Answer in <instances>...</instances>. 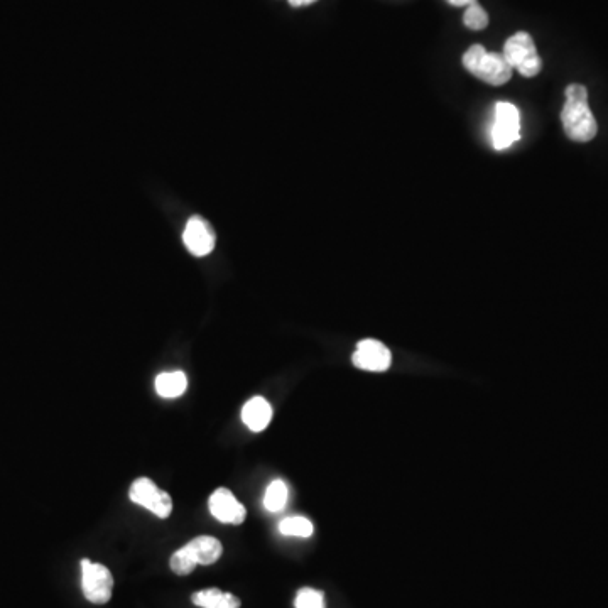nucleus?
<instances>
[{
    "label": "nucleus",
    "mask_w": 608,
    "mask_h": 608,
    "mask_svg": "<svg viewBox=\"0 0 608 608\" xmlns=\"http://www.w3.org/2000/svg\"><path fill=\"white\" fill-rule=\"evenodd\" d=\"M191 602L201 608H240L239 598L232 593H223L218 588H208L203 592L193 593Z\"/></svg>",
    "instance_id": "f8f14e48"
},
{
    "label": "nucleus",
    "mask_w": 608,
    "mask_h": 608,
    "mask_svg": "<svg viewBox=\"0 0 608 608\" xmlns=\"http://www.w3.org/2000/svg\"><path fill=\"white\" fill-rule=\"evenodd\" d=\"M463 22L468 29L472 31H482V29L489 26V14L485 12L484 7L480 6L478 2L467 7L465 16H463Z\"/></svg>",
    "instance_id": "dca6fc26"
},
{
    "label": "nucleus",
    "mask_w": 608,
    "mask_h": 608,
    "mask_svg": "<svg viewBox=\"0 0 608 608\" xmlns=\"http://www.w3.org/2000/svg\"><path fill=\"white\" fill-rule=\"evenodd\" d=\"M188 387V377L185 372H164L156 379V392L164 399H174L185 394Z\"/></svg>",
    "instance_id": "ddd939ff"
},
{
    "label": "nucleus",
    "mask_w": 608,
    "mask_h": 608,
    "mask_svg": "<svg viewBox=\"0 0 608 608\" xmlns=\"http://www.w3.org/2000/svg\"><path fill=\"white\" fill-rule=\"evenodd\" d=\"M132 502L142 505L147 511H151L159 519H168L173 512V499L168 492L159 489L158 485L152 482L151 478H137L131 485L129 492Z\"/></svg>",
    "instance_id": "423d86ee"
},
{
    "label": "nucleus",
    "mask_w": 608,
    "mask_h": 608,
    "mask_svg": "<svg viewBox=\"0 0 608 608\" xmlns=\"http://www.w3.org/2000/svg\"><path fill=\"white\" fill-rule=\"evenodd\" d=\"M463 66L478 80L500 87L511 80L512 68L502 53H490L484 46L473 44L463 55Z\"/></svg>",
    "instance_id": "f03ea898"
},
{
    "label": "nucleus",
    "mask_w": 608,
    "mask_h": 608,
    "mask_svg": "<svg viewBox=\"0 0 608 608\" xmlns=\"http://www.w3.org/2000/svg\"><path fill=\"white\" fill-rule=\"evenodd\" d=\"M82 590L88 602L95 605L109 603L114 590V576L109 568L90 560L82 561Z\"/></svg>",
    "instance_id": "39448f33"
},
{
    "label": "nucleus",
    "mask_w": 608,
    "mask_h": 608,
    "mask_svg": "<svg viewBox=\"0 0 608 608\" xmlns=\"http://www.w3.org/2000/svg\"><path fill=\"white\" fill-rule=\"evenodd\" d=\"M521 137V117L516 105L500 102L495 105V122L492 127V142L497 151L511 147Z\"/></svg>",
    "instance_id": "0eeeda50"
},
{
    "label": "nucleus",
    "mask_w": 608,
    "mask_h": 608,
    "mask_svg": "<svg viewBox=\"0 0 608 608\" xmlns=\"http://www.w3.org/2000/svg\"><path fill=\"white\" fill-rule=\"evenodd\" d=\"M183 242L195 257L208 256L215 249V235L200 217L190 218V222L186 223Z\"/></svg>",
    "instance_id": "9d476101"
},
{
    "label": "nucleus",
    "mask_w": 608,
    "mask_h": 608,
    "mask_svg": "<svg viewBox=\"0 0 608 608\" xmlns=\"http://www.w3.org/2000/svg\"><path fill=\"white\" fill-rule=\"evenodd\" d=\"M316 0H289V4L293 7H304L315 4Z\"/></svg>",
    "instance_id": "6ab92c4d"
},
{
    "label": "nucleus",
    "mask_w": 608,
    "mask_h": 608,
    "mask_svg": "<svg viewBox=\"0 0 608 608\" xmlns=\"http://www.w3.org/2000/svg\"><path fill=\"white\" fill-rule=\"evenodd\" d=\"M502 55L512 70L519 71L526 78L539 75L543 70V60L538 55L534 39L531 38V34L524 31L507 39Z\"/></svg>",
    "instance_id": "20e7f679"
},
{
    "label": "nucleus",
    "mask_w": 608,
    "mask_h": 608,
    "mask_svg": "<svg viewBox=\"0 0 608 608\" xmlns=\"http://www.w3.org/2000/svg\"><path fill=\"white\" fill-rule=\"evenodd\" d=\"M294 603L296 608H325V595L315 588H301Z\"/></svg>",
    "instance_id": "f3484780"
},
{
    "label": "nucleus",
    "mask_w": 608,
    "mask_h": 608,
    "mask_svg": "<svg viewBox=\"0 0 608 608\" xmlns=\"http://www.w3.org/2000/svg\"><path fill=\"white\" fill-rule=\"evenodd\" d=\"M446 2H448V4H451V6L455 7H468L472 6V4H475L477 0H446Z\"/></svg>",
    "instance_id": "a211bd4d"
},
{
    "label": "nucleus",
    "mask_w": 608,
    "mask_h": 608,
    "mask_svg": "<svg viewBox=\"0 0 608 608\" xmlns=\"http://www.w3.org/2000/svg\"><path fill=\"white\" fill-rule=\"evenodd\" d=\"M208 507L212 516L222 524H232V526H240L247 517L244 505L240 504L239 500L235 499V495L228 489H217L210 495Z\"/></svg>",
    "instance_id": "1a4fd4ad"
},
{
    "label": "nucleus",
    "mask_w": 608,
    "mask_h": 608,
    "mask_svg": "<svg viewBox=\"0 0 608 608\" xmlns=\"http://www.w3.org/2000/svg\"><path fill=\"white\" fill-rule=\"evenodd\" d=\"M271 419V404L264 397H252L249 402H245L244 409H242V421L250 431L261 433L269 426Z\"/></svg>",
    "instance_id": "9b49d317"
},
{
    "label": "nucleus",
    "mask_w": 608,
    "mask_h": 608,
    "mask_svg": "<svg viewBox=\"0 0 608 608\" xmlns=\"http://www.w3.org/2000/svg\"><path fill=\"white\" fill-rule=\"evenodd\" d=\"M313 531H315L313 522L310 519H306V517H286L279 524V532L284 534V536H291V538H311Z\"/></svg>",
    "instance_id": "2eb2a0df"
},
{
    "label": "nucleus",
    "mask_w": 608,
    "mask_h": 608,
    "mask_svg": "<svg viewBox=\"0 0 608 608\" xmlns=\"http://www.w3.org/2000/svg\"><path fill=\"white\" fill-rule=\"evenodd\" d=\"M352 362L357 369L367 372H386L392 364V353L384 343L365 338L357 343Z\"/></svg>",
    "instance_id": "6e6552de"
},
{
    "label": "nucleus",
    "mask_w": 608,
    "mask_h": 608,
    "mask_svg": "<svg viewBox=\"0 0 608 608\" xmlns=\"http://www.w3.org/2000/svg\"><path fill=\"white\" fill-rule=\"evenodd\" d=\"M566 104L561 112V122L571 141L588 142L597 136L598 125L588 105V90L580 83L566 88Z\"/></svg>",
    "instance_id": "f257e3e1"
},
{
    "label": "nucleus",
    "mask_w": 608,
    "mask_h": 608,
    "mask_svg": "<svg viewBox=\"0 0 608 608\" xmlns=\"http://www.w3.org/2000/svg\"><path fill=\"white\" fill-rule=\"evenodd\" d=\"M222 553L223 546L217 538L200 536V538H195L190 543L185 544L183 548L178 549L171 556L169 566L176 575L186 576L193 573L198 565L208 566L217 563Z\"/></svg>",
    "instance_id": "7ed1b4c3"
},
{
    "label": "nucleus",
    "mask_w": 608,
    "mask_h": 608,
    "mask_svg": "<svg viewBox=\"0 0 608 608\" xmlns=\"http://www.w3.org/2000/svg\"><path fill=\"white\" fill-rule=\"evenodd\" d=\"M288 485L283 480H274L264 494V507L269 512H281L288 504Z\"/></svg>",
    "instance_id": "4468645a"
}]
</instances>
